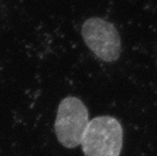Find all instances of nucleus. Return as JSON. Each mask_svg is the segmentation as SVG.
I'll list each match as a JSON object with an SVG mask.
<instances>
[{"label": "nucleus", "mask_w": 157, "mask_h": 156, "mask_svg": "<svg viewBox=\"0 0 157 156\" xmlns=\"http://www.w3.org/2000/svg\"><path fill=\"white\" fill-rule=\"evenodd\" d=\"M85 156H120L123 146V128L117 119L95 117L88 124L82 139Z\"/></svg>", "instance_id": "obj_1"}, {"label": "nucleus", "mask_w": 157, "mask_h": 156, "mask_svg": "<svg viewBox=\"0 0 157 156\" xmlns=\"http://www.w3.org/2000/svg\"><path fill=\"white\" fill-rule=\"evenodd\" d=\"M89 111L79 98L67 97L58 106L54 124L56 136L66 148H74L82 143L89 124Z\"/></svg>", "instance_id": "obj_2"}, {"label": "nucleus", "mask_w": 157, "mask_h": 156, "mask_svg": "<svg viewBox=\"0 0 157 156\" xmlns=\"http://www.w3.org/2000/svg\"><path fill=\"white\" fill-rule=\"evenodd\" d=\"M82 36L87 47L98 58L113 62L121 53V40L113 24L94 17L86 20L82 26Z\"/></svg>", "instance_id": "obj_3"}]
</instances>
